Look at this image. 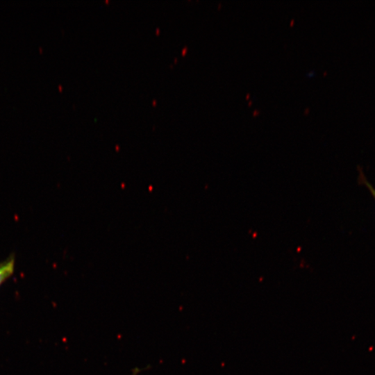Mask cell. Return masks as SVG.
<instances>
[{"label":"cell","mask_w":375,"mask_h":375,"mask_svg":"<svg viewBox=\"0 0 375 375\" xmlns=\"http://www.w3.org/2000/svg\"><path fill=\"white\" fill-rule=\"evenodd\" d=\"M15 258L14 255L9 256L6 259L0 262V285L9 278L15 270Z\"/></svg>","instance_id":"cell-1"},{"label":"cell","mask_w":375,"mask_h":375,"mask_svg":"<svg viewBox=\"0 0 375 375\" xmlns=\"http://www.w3.org/2000/svg\"><path fill=\"white\" fill-rule=\"evenodd\" d=\"M359 180L364 184L369 190L371 194L375 199V188L370 184V183L366 179L365 176L362 172H359Z\"/></svg>","instance_id":"cell-2"}]
</instances>
